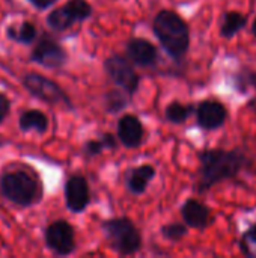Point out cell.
Segmentation results:
<instances>
[{
	"mask_svg": "<svg viewBox=\"0 0 256 258\" xmlns=\"http://www.w3.org/2000/svg\"><path fill=\"white\" fill-rule=\"evenodd\" d=\"M199 190L205 192L214 184L237 177L247 168L249 159L240 150H204L199 154Z\"/></svg>",
	"mask_w": 256,
	"mask_h": 258,
	"instance_id": "cell-1",
	"label": "cell"
},
{
	"mask_svg": "<svg viewBox=\"0 0 256 258\" xmlns=\"http://www.w3.org/2000/svg\"><path fill=\"white\" fill-rule=\"evenodd\" d=\"M154 33L161 47L174 59H181L190 47L187 23L174 11H160L154 18Z\"/></svg>",
	"mask_w": 256,
	"mask_h": 258,
	"instance_id": "cell-2",
	"label": "cell"
},
{
	"mask_svg": "<svg viewBox=\"0 0 256 258\" xmlns=\"http://www.w3.org/2000/svg\"><path fill=\"white\" fill-rule=\"evenodd\" d=\"M2 194L17 206H32L41 200L42 187L39 180L29 172L14 171L2 177Z\"/></svg>",
	"mask_w": 256,
	"mask_h": 258,
	"instance_id": "cell-3",
	"label": "cell"
},
{
	"mask_svg": "<svg viewBox=\"0 0 256 258\" xmlns=\"http://www.w3.org/2000/svg\"><path fill=\"white\" fill-rule=\"evenodd\" d=\"M103 231L110 246L121 255H131L139 251L142 237L128 218H116L103 224Z\"/></svg>",
	"mask_w": 256,
	"mask_h": 258,
	"instance_id": "cell-4",
	"label": "cell"
},
{
	"mask_svg": "<svg viewBox=\"0 0 256 258\" xmlns=\"http://www.w3.org/2000/svg\"><path fill=\"white\" fill-rule=\"evenodd\" d=\"M23 83H24L26 89L32 95H35L36 98H39V100H42L45 103H50V104H66L68 107H72L69 98L62 91V88L57 83H54L53 80H50V79H47V77H44L41 74L29 73V74L24 76Z\"/></svg>",
	"mask_w": 256,
	"mask_h": 258,
	"instance_id": "cell-5",
	"label": "cell"
},
{
	"mask_svg": "<svg viewBox=\"0 0 256 258\" xmlns=\"http://www.w3.org/2000/svg\"><path fill=\"white\" fill-rule=\"evenodd\" d=\"M104 68H106V73L109 74V77L118 86H121L124 92H127L128 95H133L137 91L139 77H137L134 68L130 65V62L125 57H122L119 54H113L109 59H106Z\"/></svg>",
	"mask_w": 256,
	"mask_h": 258,
	"instance_id": "cell-6",
	"label": "cell"
},
{
	"mask_svg": "<svg viewBox=\"0 0 256 258\" xmlns=\"http://www.w3.org/2000/svg\"><path fill=\"white\" fill-rule=\"evenodd\" d=\"M45 243L57 255H68L75 248L74 230L66 221H56L45 230Z\"/></svg>",
	"mask_w": 256,
	"mask_h": 258,
	"instance_id": "cell-7",
	"label": "cell"
},
{
	"mask_svg": "<svg viewBox=\"0 0 256 258\" xmlns=\"http://www.w3.org/2000/svg\"><path fill=\"white\" fill-rule=\"evenodd\" d=\"M32 59L42 67L59 68L66 62V53L54 39L42 36L32 53Z\"/></svg>",
	"mask_w": 256,
	"mask_h": 258,
	"instance_id": "cell-8",
	"label": "cell"
},
{
	"mask_svg": "<svg viewBox=\"0 0 256 258\" xmlns=\"http://www.w3.org/2000/svg\"><path fill=\"white\" fill-rule=\"evenodd\" d=\"M226 118H228V110L217 100H204L196 107V119L204 130L220 128L225 124Z\"/></svg>",
	"mask_w": 256,
	"mask_h": 258,
	"instance_id": "cell-9",
	"label": "cell"
},
{
	"mask_svg": "<svg viewBox=\"0 0 256 258\" xmlns=\"http://www.w3.org/2000/svg\"><path fill=\"white\" fill-rule=\"evenodd\" d=\"M65 200L66 206L74 213H81L89 204V186L86 180L80 175L71 177L65 184Z\"/></svg>",
	"mask_w": 256,
	"mask_h": 258,
	"instance_id": "cell-10",
	"label": "cell"
},
{
	"mask_svg": "<svg viewBox=\"0 0 256 258\" xmlns=\"http://www.w3.org/2000/svg\"><path fill=\"white\" fill-rule=\"evenodd\" d=\"M118 138L127 148H136L143 141V125L139 118L125 115L118 122Z\"/></svg>",
	"mask_w": 256,
	"mask_h": 258,
	"instance_id": "cell-11",
	"label": "cell"
},
{
	"mask_svg": "<svg viewBox=\"0 0 256 258\" xmlns=\"http://www.w3.org/2000/svg\"><path fill=\"white\" fill-rule=\"evenodd\" d=\"M181 215L184 219V224L190 228H205L211 222V212L210 209L196 201V200H187L181 207Z\"/></svg>",
	"mask_w": 256,
	"mask_h": 258,
	"instance_id": "cell-12",
	"label": "cell"
},
{
	"mask_svg": "<svg viewBox=\"0 0 256 258\" xmlns=\"http://www.w3.org/2000/svg\"><path fill=\"white\" fill-rule=\"evenodd\" d=\"M127 54L139 67L154 65L158 56L155 45L143 38H133L127 45Z\"/></svg>",
	"mask_w": 256,
	"mask_h": 258,
	"instance_id": "cell-13",
	"label": "cell"
},
{
	"mask_svg": "<svg viewBox=\"0 0 256 258\" xmlns=\"http://www.w3.org/2000/svg\"><path fill=\"white\" fill-rule=\"evenodd\" d=\"M155 177V169L151 166V165H143V166H139L136 168L130 177H128V189L136 194V195H140L146 190L149 181Z\"/></svg>",
	"mask_w": 256,
	"mask_h": 258,
	"instance_id": "cell-14",
	"label": "cell"
},
{
	"mask_svg": "<svg viewBox=\"0 0 256 258\" xmlns=\"http://www.w3.org/2000/svg\"><path fill=\"white\" fill-rule=\"evenodd\" d=\"M247 24V17L237 11H229L223 14L222 26H220V35L226 39L234 38L237 33H240Z\"/></svg>",
	"mask_w": 256,
	"mask_h": 258,
	"instance_id": "cell-15",
	"label": "cell"
},
{
	"mask_svg": "<svg viewBox=\"0 0 256 258\" xmlns=\"http://www.w3.org/2000/svg\"><path fill=\"white\" fill-rule=\"evenodd\" d=\"M47 127H48V119L41 110L30 109V110L23 112L20 116V128L23 132L35 130L38 133H44Z\"/></svg>",
	"mask_w": 256,
	"mask_h": 258,
	"instance_id": "cell-16",
	"label": "cell"
},
{
	"mask_svg": "<svg viewBox=\"0 0 256 258\" xmlns=\"http://www.w3.org/2000/svg\"><path fill=\"white\" fill-rule=\"evenodd\" d=\"M63 11L72 20V23H77L91 17L92 6L86 0H68L63 6Z\"/></svg>",
	"mask_w": 256,
	"mask_h": 258,
	"instance_id": "cell-17",
	"label": "cell"
},
{
	"mask_svg": "<svg viewBox=\"0 0 256 258\" xmlns=\"http://www.w3.org/2000/svg\"><path fill=\"white\" fill-rule=\"evenodd\" d=\"M8 36L12 41L21 42V44H29V42H32L36 38V29H35V26L32 23L24 21L18 27L11 26L8 29Z\"/></svg>",
	"mask_w": 256,
	"mask_h": 258,
	"instance_id": "cell-18",
	"label": "cell"
},
{
	"mask_svg": "<svg viewBox=\"0 0 256 258\" xmlns=\"http://www.w3.org/2000/svg\"><path fill=\"white\" fill-rule=\"evenodd\" d=\"M193 106L183 104L180 101H174L166 107V118L167 121L174 124H183L189 119V116L193 113Z\"/></svg>",
	"mask_w": 256,
	"mask_h": 258,
	"instance_id": "cell-19",
	"label": "cell"
},
{
	"mask_svg": "<svg viewBox=\"0 0 256 258\" xmlns=\"http://www.w3.org/2000/svg\"><path fill=\"white\" fill-rule=\"evenodd\" d=\"M47 24H48L51 29L57 30V32H63V30H66L69 26H72L74 23H72V20L66 15V12L63 11V8H57V9H54V11H51V12L48 14V17H47Z\"/></svg>",
	"mask_w": 256,
	"mask_h": 258,
	"instance_id": "cell-20",
	"label": "cell"
},
{
	"mask_svg": "<svg viewBox=\"0 0 256 258\" xmlns=\"http://www.w3.org/2000/svg\"><path fill=\"white\" fill-rule=\"evenodd\" d=\"M115 147H116L115 138L112 135H103V138H100V141L95 139V141L86 142L84 153L88 156H97V154L103 153V150H106V148H115Z\"/></svg>",
	"mask_w": 256,
	"mask_h": 258,
	"instance_id": "cell-21",
	"label": "cell"
},
{
	"mask_svg": "<svg viewBox=\"0 0 256 258\" xmlns=\"http://www.w3.org/2000/svg\"><path fill=\"white\" fill-rule=\"evenodd\" d=\"M240 249L249 258H256V225H252L240 239Z\"/></svg>",
	"mask_w": 256,
	"mask_h": 258,
	"instance_id": "cell-22",
	"label": "cell"
},
{
	"mask_svg": "<svg viewBox=\"0 0 256 258\" xmlns=\"http://www.w3.org/2000/svg\"><path fill=\"white\" fill-rule=\"evenodd\" d=\"M106 104H107L109 112L116 113V112L122 110L127 106V97H125V94L122 91H110L107 94Z\"/></svg>",
	"mask_w": 256,
	"mask_h": 258,
	"instance_id": "cell-23",
	"label": "cell"
},
{
	"mask_svg": "<svg viewBox=\"0 0 256 258\" xmlns=\"http://www.w3.org/2000/svg\"><path fill=\"white\" fill-rule=\"evenodd\" d=\"M161 234L172 242H178L181 240L186 234H187V225L186 224H180V222H174L169 225H164L161 228Z\"/></svg>",
	"mask_w": 256,
	"mask_h": 258,
	"instance_id": "cell-24",
	"label": "cell"
},
{
	"mask_svg": "<svg viewBox=\"0 0 256 258\" xmlns=\"http://www.w3.org/2000/svg\"><path fill=\"white\" fill-rule=\"evenodd\" d=\"M9 109H11V103H9V100H8L3 94H0V122H3V121H5V118L8 116Z\"/></svg>",
	"mask_w": 256,
	"mask_h": 258,
	"instance_id": "cell-25",
	"label": "cell"
},
{
	"mask_svg": "<svg viewBox=\"0 0 256 258\" xmlns=\"http://www.w3.org/2000/svg\"><path fill=\"white\" fill-rule=\"evenodd\" d=\"M35 8H38V9H47V8H50L56 0H29Z\"/></svg>",
	"mask_w": 256,
	"mask_h": 258,
	"instance_id": "cell-26",
	"label": "cell"
},
{
	"mask_svg": "<svg viewBox=\"0 0 256 258\" xmlns=\"http://www.w3.org/2000/svg\"><path fill=\"white\" fill-rule=\"evenodd\" d=\"M247 82L256 89V71H250V73L247 74Z\"/></svg>",
	"mask_w": 256,
	"mask_h": 258,
	"instance_id": "cell-27",
	"label": "cell"
},
{
	"mask_svg": "<svg viewBox=\"0 0 256 258\" xmlns=\"http://www.w3.org/2000/svg\"><path fill=\"white\" fill-rule=\"evenodd\" d=\"M247 106H249V109H250V110H253V112L256 113V97H253V98L249 101V104H247Z\"/></svg>",
	"mask_w": 256,
	"mask_h": 258,
	"instance_id": "cell-28",
	"label": "cell"
},
{
	"mask_svg": "<svg viewBox=\"0 0 256 258\" xmlns=\"http://www.w3.org/2000/svg\"><path fill=\"white\" fill-rule=\"evenodd\" d=\"M252 32H253V35H255L256 38V18L255 21H253V24H252Z\"/></svg>",
	"mask_w": 256,
	"mask_h": 258,
	"instance_id": "cell-29",
	"label": "cell"
}]
</instances>
